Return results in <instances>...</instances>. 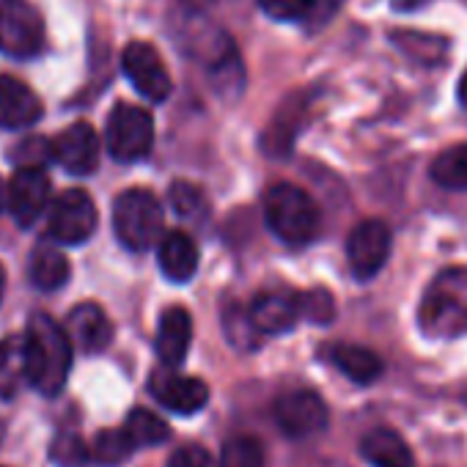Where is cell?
I'll list each match as a JSON object with an SVG mask.
<instances>
[{"instance_id":"6da1fadb","label":"cell","mask_w":467,"mask_h":467,"mask_svg":"<svg viewBox=\"0 0 467 467\" xmlns=\"http://www.w3.org/2000/svg\"><path fill=\"white\" fill-rule=\"evenodd\" d=\"M418 325L434 341L467 333V267H445L431 278L418 306Z\"/></svg>"},{"instance_id":"7a4b0ae2","label":"cell","mask_w":467,"mask_h":467,"mask_svg":"<svg viewBox=\"0 0 467 467\" xmlns=\"http://www.w3.org/2000/svg\"><path fill=\"white\" fill-rule=\"evenodd\" d=\"M26 349L28 382L45 396H58L72 368V341L67 330L53 317L34 314L26 333Z\"/></svg>"},{"instance_id":"3957f363","label":"cell","mask_w":467,"mask_h":467,"mask_svg":"<svg viewBox=\"0 0 467 467\" xmlns=\"http://www.w3.org/2000/svg\"><path fill=\"white\" fill-rule=\"evenodd\" d=\"M265 217L275 237L292 248H303L317 240L319 234V206L297 184L281 182L273 184L265 195Z\"/></svg>"},{"instance_id":"277c9868","label":"cell","mask_w":467,"mask_h":467,"mask_svg":"<svg viewBox=\"0 0 467 467\" xmlns=\"http://www.w3.org/2000/svg\"><path fill=\"white\" fill-rule=\"evenodd\" d=\"M113 231L127 251L143 254L162 237V206L143 187L124 190L113 203Z\"/></svg>"},{"instance_id":"5b68a950","label":"cell","mask_w":467,"mask_h":467,"mask_svg":"<svg viewBox=\"0 0 467 467\" xmlns=\"http://www.w3.org/2000/svg\"><path fill=\"white\" fill-rule=\"evenodd\" d=\"M105 143L113 160L119 162H135L143 160L154 146V121L151 113H146L138 105L119 102L108 116Z\"/></svg>"},{"instance_id":"8992f818","label":"cell","mask_w":467,"mask_h":467,"mask_svg":"<svg viewBox=\"0 0 467 467\" xmlns=\"http://www.w3.org/2000/svg\"><path fill=\"white\" fill-rule=\"evenodd\" d=\"M45 47V23L31 0H0V53L34 58Z\"/></svg>"},{"instance_id":"52a82bcc","label":"cell","mask_w":467,"mask_h":467,"mask_svg":"<svg viewBox=\"0 0 467 467\" xmlns=\"http://www.w3.org/2000/svg\"><path fill=\"white\" fill-rule=\"evenodd\" d=\"M97 203L86 190H67L50 209V237L61 245H83L97 231Z\"/></svg>"},{"instance_id":"ba28073f","label":"cell","mask_w":467,"mask_h":467,"mask_svg":"<svg viewBox=\"0 0 467 467\" xmlns=\"http://www.w3.org/2000/svg\"><path fill=\"white\" fill-rule=\"evenodd\" d=\"M390 243H393V234L388 223L377 217L358 223L347 240V259H349L352 275L358 281L374 278L390 256Z\"/></svg>"},{"instance_id":"9c48e42d","label":"cell","mask_w":467,"mask_h":467,"mask_svg":"<svg viewBox=\"0 0 467 467\" xmlns=\"http://www.w3.org/2000/svg\"><path fill=\"white\" fill-rule=\"evenodd\" d=\"M273 412H275V423L281 426V431L286 437H295V440L314 437V434L325 431L327 423H330L327 404L314 390H289V393H284L275 401Z\"/></svg>"},{"instance_id":"30bf717a","label":"cell","mask_w":467,"mask_h":467,"mask_svg":"<svg viewBox=\"0 0 467 467\" xmlns=\"http://www.w3.org/2000/svg\"><path fill=\"white\" fill-rule=\"evenodd\" d=\"M121 67H124V75L127 80L151 102H162L168 99L173 83H171V75L160 58V53L146 45V42H132L127 45L124 56H121Z\"/></svg>"},{"instance_id":"8fae6325","label":"cell","mask_w":467,"mask_h":467,"mask_svg":"<svg viewBox=\"0 0 467 467\" xmlns=\"http://www.w3.org/2000/svg\"><path fill=\"white\" fill-rule=\"evenodd\" d=\"M53 146V160L75 173V176H88L91 171H97L99 162V135L91 124L78 121L72 127H67L56 140H50Z\"/></svg>"},{"instance_id":"7c38bea8","label":"cell","mask_w":467,"mask_h":467,"mask_svg":"<svg viewBox=\"0 0 467 467\" xmlns=\"http://www.w3.org/2000/svg\"><path fill=\"white\" fill-rule=\"evenodd\" d=\"M50 201V179L45 168H20L6 187V206L20 225L36 223V217L47 209Z\"/></svg>"},{"instance_id":"4fadbf2b","label":"cell","mask_w":467,"mask_h":467,"mask_svg":"<svg viewBox=\"0 0 467 467\" xmlns=\"http://www.w3.org/2000/svg\"><path fill=\"white\" fill-rule=\"evenodd\" d=\"M151 396L171 412L192 415L209 401V388L201 379L176 374L165 366V371H157L151 377Z\"/></svg>"},{"instance_id":"5bb4252c","label":"cell","mask_w":467,"mask_h":467,"mask_svg":"<svg viewBox=\"0 0 467 467\" xmlns=\"http://www.w3.org/2000/svg\"><path fill=\"white\" fill-rule=\"evenodd\" d=\"M300 317H303L300 295H289V292H265L251 303V311H248L254 330L262 336L289 333Z\"/></svg>"},{"instance_id":"9a60e30c","label":"cell","mask_w":467,"mask_h":467,"mask_svg":"<svg viewBox=\"0 0 467 467\" xmlns=\"http://www.w3.org/2000/svg\"><path fill=\"white\" fill-rule=\"evenodd\" d=\"M42 119V99L17 78L0 75V127L26 130Z\"/></svg>"},{"instance_id":"2e32d148","label":"cell","mask_w":467,"mask_h":467,"mask_svg":"<svg viewBox=\"0 0 467 467\" xmlns=\"http://www.w3.org/2000/svg\"><path fill=\"white\" fill-rule=\"evenodd\" d=\"M157 262H160V270L168 281L184 284L198 270V245L192 243L190 234H184L179 228L168 231L165 237H160V243H157Z\"/></svg>"},{"instance_id":"e0dca14e","label":"cell","mask_w":467,"mask_h":467,"mask_svg":"<svg viewBox=\"0 0 467 467\" xmlns=\"http://www.w3.org/2000/svg\"><path fill=\"white\" fill-rule=\"evenodd\" d=\"M192 341V319L184 308H168L157 325V355L162 366L176 368L184 363Z\"/></svg>"},{"instance_id":"ac0fdd59","label":"cell","mask_w":467,"mask_h":467,"mask_svg":"<svg viewBox=\"0 0 467 467\" xmlns=\"http://www.w3.org/2000/svg\"><path fill=\"white\" fill-rule=\"evenodd\" d=\"M64 330H67L69 341H75L83 352H102L113 336V327H110L105 311L94 303H83V306L72 308Z\"/></svg>"},{"instance_id":"d6986e66","label":"cell","mask_w":467,"mask_h":467,"mask_svg":"<svg viewBox=\"0 0 467 467\" xmlns=\"http://www.w3.org/2000/svg\"><path fill=\"white\" fill-rule=\"evenodd\" d=\"M360 453L371 467H418L404 437L385 426L371 429L360 440Z\"/></svg>"},{"instance_id":"ffe728a7","label":"cell","mask_w":467,"mask_h":467,"mask_svg":"<svg viewBox=\"0 0 467 467\" xmlns=\"http://www.w3.org/2000/svg\"><path fill=\"white\" fill-rule=\"evenodd\" d=\"M327 358L355 385H371L385 371L382 358L377 352L366 349V347H358V344H333L327 349Z\"/></svg>"},{"instance_id":"44dd1931","label":"cell","mask_w":467,"mask_h":467,"mask_svg":"<svg viewBox=\"0 0 467 467\" xmlns=\"http://www.w3.org/2000/svg\"><path fill=\"white\" fill-rule=\"evenodd\" d=\"M69 262L56 245H36L28 259V275L31 284L42 292H56L69 281Z\"/></svg>"},{"instance_id":"7402d4cb","label":"cell","mask_w":467,"mask_h":467,"mask_svg":"<svg viewBox=\"0 0 467 467\" xmlns=\"http://www.w3.org/2000/svg\"><path fill=\"white\" fill-rule=\"evenodd\" d=\"M28 382V349L26 336H9L0 341V399H12Z\"/></svg>"},{"instance_id":"603a6c76","label":"cell","mask_w":467,"mask_h":467,"mask_svg":"<svg viewBox=\"0 0 467 467\" xmlns=\"http://www.w3.org/2000/svg\"><path fill=\"white\" fill-rule=\"evenodd\" d=\"M429 176L445 190H467V143L440 151L429 165Z\"/></svg>"},{"instance_id":"cb8c5ba5","label":"cell","mask_w":467,"mask_h":467,"mask_svg":"<svg viewBox=\"0 0 467 467\" xmlns=\"http://www.w3.org/2000/svg\"><path fill=\"white\" fill-rule=\"evenodd\" d=\"M168 431H171L168 423L160 415H154L151 410H143V407H135L127 415V423H124V434L132 442V448L157 445V442L168 440Z\"/></svg>"},{"instance_id":"d4e9b609","label":"cell","mask_w":467,"mask_h":467,"mask_svg":"<svg viewBox=\"0 0 467 467\" xmlns=\"http://www.w3.org/2000/svg\"><path fill=\"white\" fill-rule=\"evenodd\" d=\"M132 451V442L127 440L124 429H102L91 448H88V456L91 462L102 464V467H113V464H121Z\"/></svg>"},{"instance_id":"484cf974","label":"cell","mask_w":467,"mask_h":467,"mask_svg":"<svg viewBox=\"0 0 467 467\" xmlns=\"http://www.w3.org/2000/svg\"><path fill=\"white\" fill-rule=\"evenodd\" d=\"M220 467H265V451L254 437H231L223 445Z\"/></svg>"},{"instance_id":"4316f807","label":"cell","mask_w":467,"mask_h":467,"mask_svg":"<svg viewBox=\"0 0 467 467\" xmlns=\"http://www.w3.org/2000/svg\"><path fill=\"white\" fill-rule=\"evenodd\" d=\"M50 456L58 467H86L91 462L88 456V445L80 440V434L75 431H61L56 440H53V448H50Z\"/></svg>"},{"instance_id":"83f0119b","label":"cell","mask_w":467,"mask_h":467,"mask_svg":"<svg viewBox=\"0 0 467 467\" xmlns=\"http://www.w3.org/2000/svg\"><path fill=\"white\" fill-rule=\"evenodd\" d=\"M259 6L267 17L281 23L306 20L314 9V0H259Z\"/></svg>"},{"instance_id":"f1b7e54d","label":"cell","mask_w":467,"mask_h":467,"mask_svg":"<svg viewBox=\"0 0 467 467\" xmlns=\"http://www.w3.org/2000/svg\"><path fill=\"white\" fill-rule=\"evenodd\" d=\"M12 160L20 168H45L47 160H53V146L42 138H26L15 151Z\"/></svg>"},{"instance_id":"f546056e","label":"cell","mask_w":467,"mask_h":467,"mask_svg":"<svg viewBox=\"0 0 467 467\" xmlns=\"http://www.w3.org/2000/svg\"><path fill=\"white\" fill-rule=\"evenodd\" d=\"M171 203L179 217H195L203 206V195L190 182H173L171 184Z\"/></svg>"},{"instance_id":"4dcf8cb0","label":"cell","mask_w":467,"mask_h":467,"mask_svg":"<svg viewBox=\"0 0 467 467\" xmlns=\"http://www.w3.org/2000/svg\"><path fill=\"white\" fill-rule=\"evenodd\" d=\"M300 308H303V314H308V317H311L314 322H319V325H327V322L336 317L333 297H330L325 289H317V292L300 297Z\"/></svg>"},{"instance_id":"1f68e13d","label":"cell","mask_w":467,"mask_h":467,"mask_svg":"<svg viewBox=\"0 0 467 467\" xmlns=\"http://www.w3.org/2000/svg\"><path fill=\"white\" fill-rule=\"evenodd\" d=\"M168 467H217L203 445H182L171 453Z\"/></svg>"},{"instance_id":"d6a6232c","label":"cell","mask_w":467,"mask_h":467,"mask_svg":"<svg viewBox=\"0 0 467 467\" xmlns=\"http://www.w3.org/2000/svg\"><path fill=\"white\" fill-rule=\"evenodd\" d=\"M341 6V0H314V9H311V15L306 17L308 23L314 20V23H325L327 17H333L336 15V9Z\"/></svg>"},{"instance_id":"836d02e7","label":"cell","mask_w":467,"mask_h":467,"mask_svg":"<svg viewBox=\"0 0 467 467\" xmlns=\"http://www.w3.org/2000/svg\"><path fill=\"white\" fill-rule=\"evenodd\" d=\"M426 4H431V0H393V9L396 12H418Z\"/></svg>"},{"instance_id":"e575fe53","label":"cell","mask_w":467,"mask_h":467,"mask_svg":"<svg viewBox=\"0 0 467 467\" xmlns=\"http://www.w3.org/2000/svg\"><path fill=\"white\" fill-rule=\"evenodd\" d=\"M459 102H462V108H467V69L459 80Z\"/></svg>"},{"instance_id":"d590c367","label":"cell","mask_w":467,"mask_h":467,"mask_svg":"<svg viewBox=\"0 0 467 467\" xmlns=\"http://www.w3.org/2000/svg\"><path fill=\"white\" fill-rule=\"evenodd\" d=\"M4 203H6V187H4V179H0V212H4Z\"/></svg>"},{"instance_id":"8d00e7d4","label":"cell","mask_w":467,"mask_h":467,"mask_svg":"<svg viewBox=\"0 0 467 467\" xmlns=\"http://www.w3.org/2000/svg\"><path fill=\"white\" fill-rule=\"evenodd\" d=\"M4 289H6V273L0 267V297H4Z\"/></svg>"},{"instance_id":"74e56055","label":"cell","mask_w":467,"mask_h":467,"mask_svg":"<svg viewBox=\"0 0 467 467\" xmlns=\"http://www.w3.org/2000/svg\"><path fill=\"white\" fill-rule=\"evenodd\" d=\"M462 399H464V401H467V390H464V396H462Z\"/></svg>"}]
</instances>
